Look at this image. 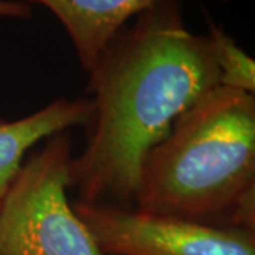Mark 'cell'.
Instances as JSON below:
<instances>
[{
    "mask_svg": "<svg viewBox=\"0 0 255 255\" xmlns=\"http://www.w3.org/2000/svg\"><path fill=\"white\" fill-rule=\"evenodd\" d=\"M91 112L90 98H57L27 117L10 122L0 121V204L28 150L51 135L85 127Z\"/></svg>",
    "mask_w": 255,
    "mask_h": 255,
    "instance_id": "obj_6",
    "label": "cell"
},
{
    "mask_svg": "<svg viewBox=\"0 0 255 255\" xmlns=\"http://www.w3.org/2000/svg\"><path fill=\"white\" fill-rule=\"evenodd\" d=\"M207 17L211 53L219 70L220 85L254 94L255 92V61L253 57L238 46L236 40L227 34L223 27L217 26L210 16Z\"/></svg>",
    "mask_w": 255,
    "mask_h": 255,
    "instance_id": "obj_7",
    "label": "cell"
},
{
    "mask_svg": "<svg viewBox=\"0 0 255 255\" xmlns=\"http://www.w3.org/2000/svg\"><path fill=\"white\" fill-rule=\"evenodd\" d=\"M105 255H255V231L75 201Z\"/></svg>",
    "mask_w": 255,
    "mask_h": 255,
    "instance_id": "obj_4",
    "label": "cell"
},
{
    "mask_svg": "<svg viewBox=\"0 0 255 255\" xmlns=\"http://www.w3.org/2000/svg\"><path fill=\"white\" fill-rule=\"evenodd\" d=\"M50 10L68 34L88 74L110 41L139 13L162 0H26ZM230 3L231 0H217Z\"/></svg>",
    "mask_w": 255,
    "mask_h": 255,
    "instance_id": "obj_5",
    "label": "cell"
},
{
    "mask_svg": "<svg viewBox=\"0 0 255 255\" xmlns=\"http://www.w3.org/2000/svg\"><path fill=\"white\" fill-rule=\"evenodd\" d=\"M133 209L255 231V94L216 87L146 156Z\"/></svg>",
    "mask_w": 255,
    "mask_h": 255,
    "instance_id": "obj_2",
    "label": "cell"
},
{
    "mask_svg": "<svg viewBox=\"0 0 255 255\" xmlns=\"http://www.w3.org/2000/svg\"><path fill=\"white\" fill-rule=\"evenodd\" d=\"M73 157L65 130L23 163L0 204V255H105L67 197Z\"/></svg>",
    "mask_w": 255,
    "mask_h": 255,
    "instance_id": "obj_3",
    "label": "cell"
},
{
    "mask_svg": "<svg viewBox=\"0 0 255 255\" xmlns=\"http://www.w3.org/2000/svg\"><path fill=\"white\" fill-rule=\"evenodd\" d=\"M0 17L28 20L33 17V6L26 0H0Z\"/></svg>",
    "mask_w": 255,
    "mask_h": 255,
    "instance_id": "obj_8",
    "label": "cell"
},
{
    "mask_svg": "<svg viewBox=\"0 0 255 255\" xmlns=\"http://www.w3.org/2000/svg\"><path fill=\"white\" fill-rule=\"evenodd\" d=\"M133 18L88 73L92 112L71 162L80 203L133 209L146 156L220 85L209 37L186 27L180 0H162Z\"/></svg>",
    "mask_w": 255,
    "mask_h": 255,
    "instance_id": "obj_1",
    "label": "cell"
}]
</instances>
